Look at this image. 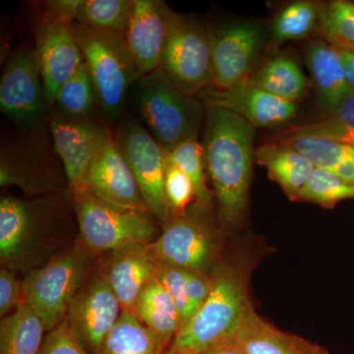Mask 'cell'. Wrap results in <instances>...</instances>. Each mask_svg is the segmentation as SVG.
<instances>
[{"mask_svg": "<svg viewBox=\"0 0 354 354\" xmlns=\"http://www.w3.org/2000/svg\"><path fill=\"white\" fill-rule=\"evenodd\" d=\"M255 127L227 109L206 106L204 148L206 171L214 188L221 227L241 230L248 211Z\"/></svg>", "mask_w": 354, "mask_h": 354, "instance_id": "cell-1", "label": "cell"}, {"mask_svg": "<svg viewBox=\"0 0 354 354\" xmlns=\"http://www.w3.org/2000/svg\"><path fill=\"white\" fill-rule=\"evenodd\" d=\"M265 247L255 241L241 245L212 272L208 298L178 330L164 354H201L234 335L252 305L249 295L251 274L264 255Z\"/></svg>", "mask_w": 354, "mask_h": 354, "instance_id": "cell-2", "label": "cell"}, {"mask_svg": "<svg viewBox=\"0 0 354 354\" xmlns=\"http://www.w3.org/2000/svg\"><path fill=\"white\" fill-rule=\"evenodd\" d=\"M133 91L147 129L165 151L198 139L206 120V106L199 97L176 88L162 68L141 77Z\"/></svg>", "mask_w": 354, "mask_h": 354, "instance_id": "cell-3", "label": "cell"}, {"mask_svg": "<svg viewBox=\"0 0 354 354\" xmlns=\"http://www.w3.org/2000/svg\"><path fill=\"white\" fill-rule=\"evenodd\" d=\"M74 35L87 65L97 102L109 118L120 115L130 88L141 78L124 35L73 22Z\"/></svg>", "mask_w": 354, "mask_h": 354, "instance_id": "cell-4", "label": "cell"}, {"mask_svg": "<svg viewBox=\"0 0 354 354\" xmlns=\"http://www.w3.org/2000/svg\"><path fill=\"white\" fill-rule=\"evenodd\" d=\"M211 206L195 201L164 223L162 234L147 244L152 259L212 274L221 260V237Z\"/></svg>", "mask_w": 354, "mask_h": 354, "instance_id": "cell-5", "label": "cell"}, {"mask_svg": "<svg viewBox=\"0 0 354 354\" xmlns=\"http://www.w3.org/2000/svg\"><path fill=\"white\" fill-rule=\"evenodd\" d=\"M69 193L82 245L90 254L111 253L133 244L153 241L157 228L150 213L113 206L85 188Z\"/></svg>", "mask_w": 354, "mask_h": 354, "instance_id": "cell-6", "label": "cell"}, {"mask_svg": "<svg viewBox=\"0 0 354 354\" xmlns=\"http://www.w3.org/2000/svg\"><path fill=\"white\" fill-rule=\"evenodd\" d=\"M90 252L77 246L32 272L22 283L24 302L43 320L50 332L66 317L70 305L83 286Z\"/></svg>", "mask_w": 354, "mask_h": 354, "instance_id": "cell-7", "label": "cell"}, {"mask_svg": "<svg viewBox=\"0 0 354 354\" xmlns=\"http://www.w3.org/2000/svg\"><path fill=\"white\" fill-rule=\"evenodd\" d=\"M160 68L179 90L199 97L214 86L212 35L197 21L172 13Z\"/></svg>", "mask_w": 354, "mask_h": 354, "instance_id": "cell-8", "label": "cell"}, {"mask_svg": "<svg viewBox=\"0 0 354 354\" xmlns=\"http://www.w3.org/2000/svg\"><path fill=\"white\" fill-rule=\"evenodd\" d=\"M114 139L134 174L149 212L164 225L171 218L165 196V149L132 118L122 123Z\"/></svg>", "mask_w": 354, "mask_h": 354, "instance_id": "cell-9", "label": "cell"}, {"mask_svg": "<svg viewBox=\"0 0 354 354\" xmlns=\"http://www.w3.org/2000/svg\"><path fill=\"white\" fill-rule=\"evenodd\" d=\"M51 104L39 70L36 50H16L0 81V109L18 127H34Z\"/></svg>", "mask_w": 354, "mask_h": 354, "instance_id": "cell-10", "label": "cell"}, {"mask_svg": "<svg viewBox=\"0 0 354 354\" xmlns=\"http://www.w3.org/2000/svg\"><path fill=\"white\" fill-rule=\"evenodd\" d=\"M121 311L118 297L101 272L81 288L64 321L88 353L100 354Z\"/></svg>", "mask_w": 354, "mask_h": 354, "instance_id": "cell-11", "label": "cell"}, {"mask_svg": "<svg viewBox=\"0 0 354 354\" xmlns=\"http://www.w3.org/2000/svg\"><path fill=\"white\" fill-rule=\"evenodd\" d=\"M72 23L46 10L37 28V57L50 104H55L60 87L84 62Z\"/></svg>", "mask_w": 354, "mask_h": 354, "instance_id": "cell-12", "label": "cell"}, {"mask_svg": "<svg viewBox=\"0 0 354 354\" xmlns=\"http://www.w3.org/2000/svg\"><path fill=\"white\" fill-rule=\"evenodd\" d=\"M50 133L55 152L64 164L69 192L81 189L88 169L111 133L87 118L75 120L62 113L51 120Z\"/></svg>", "mask_w": 354, "mask_h": 354, "instance_id": "cell-13", "label": "cell"}, {"mask_svg": "<svg viewBox=\"0 0 354 354\" xmlns=\"http://www.w3.org/2000/svg\"><path fill=\"white\" fill-rule=\"evenodd\" d=\"M83 188L113 206L150 213L134 174L111 135L88 169Z\"/></svg>", "mask_w": 354, "mask_h": 354, "instance_id": "cell-14", "label": "cell"}, {"mask_svg": "<svg viewBox=\"0 0 354 354\" xmlns=\"http://www.w3.org/2000/svg\"><path fill=\"white\" fill-rule=\"evenodd\" d=\"M205 106H216L239 114L254 127H274L295 118V102L286 101L245 80L234 87L209 88L199 95Z\"/></svg>", "mask_w": 354, "mask_h": 354, "instance_id": "cell-15", "label": "cell"}, {"mask_svg": "<svg viewBox=\"0 0 354 354\" xmlns=\"http://www.w3.org/2000/svg\"><path fill=\"white\" fill-rule=\"evenodd\" d=\"M174 11L160 0H134L125 39L142 77L160 68Z\"/></svg>", "mask_w": 354, "mask_h": 354, "instance_id": "cell-16", "label": "cell"}, {"mask_svg": "<svg viewBox=\"0 0 354 354\" xmlns=\"http://www.w3.org/2000/svg\"><path fill=\"white\" fill-rule=\"evenodd\" d=\"M211 35L214 88L225 90L245 81L262 41L260 28L241 23Z\"/></svg>", "mask_w": 354, "mask_h": 354, "instance_id": "cell-17", "label": "cell"}, {"mask_svg": "<svg viewBox=\"0 0 354 354\" xmlns=\"http://www.w3.org/2000/svg\"><path fill=\"white\" fill-rule=\"evenodd\" d=\"M51 152L43 137L26 138L2 147L0 184L17 186L29 195L53 189L50 180Z\"/></svg>", "mask_w": 354, "mask_h": 354, "instance_id": "cell-18", "label": "cell"}, {"mask_svg": "<svg viewBox=\"0 0 354 354\" xmlns=\"http://www.w3.org/2000/svg\"><path fill=\"white\" fill-rule=\"evenodd\" d=\"M102 274L118 297L121 310L135 315L137 300L153 278V260L147 244H133L111 252Z\"/></svg>", "mask_w": 354, "mask_h": 354, "instance_id": "cell-19", "label": "cell"}, {"mask_svg": "<svg viewBox=\"0 0 354 354\" xmlns=\"http://www.w3.org/2000/svg\"><path fill=\"white\" fill-rule=\"evenodd\" d=\"M235 335L245 354H330L321 344L279 329L261 317L252 305Z\"/></svg>", "mask_w": 354, "mask_h": 354, "instance_id": "cell-20", "label": "cell"}, {"mask_svg": "<svg viewBox=\"0 0 354 354\" xmlns=\"http://www.w3.org/2000/svg\"><path fill=\"white\" fill-rule=\"evenodd\" d=\"M307 64L315 83L319 104L326 113L335 111L342 102L354 95L341 55L328 41H318L309 44Z\"/></svg>", "mask_w": 354, "mask_h": 354, "instance_id": "cell-21", "label": "cell"}, {"mask_svg": "<svg viewBox=\"0 0 354 354\" xmlns=\"http://www.w3.org/2000/svg\"><path fill=\"white\" fill-rule=\"evenodd\" d=\"M39 203L6 196L0 201V259L12 267L24 259L36 227Z\"/></svg>", "mask_w": 354, "mask_h": 354, "instance_id": "cell-22", "label": "cell"}, {"mask_svg": "<svg viewBox=\"0 0 354 354\" xmlns=\"http://www.w3.org/2000/svg\"><path fill=\"white\" fill-rule=\"evenodd\" d=\"M255 158L258 164L266 167L270 178L283 188L291 201H297L316 169L309 158L283 143L260 146L256 149Z\"/></svg>", "mask_w": 354, "mask_h": 354, "instance_id": "cell-23", "label": "cell"}, {"mask_svg": "<svg viewBox=\"0 0 354 354\" xmlns=\"http://www.w3.org/2000/svg\"><path fill=\"white\" fill-rule=\"evenodd\" d=\"M135 315L157 335L165 353L181 328V319L174 299L153 277L137 300Z\"/></svg>", "mask_w": 354, "mask_h": 354, "instance_id": "cell-24", "label": "cell"}, {"mask_svg": "<svg viewBox=\"0 0 354 354\" xmlns=\"http://www.w3.org/2000/svg\"><path fill=\"white\" fill-rule=\"evenodd\" d=\"M281 143L292 147L315 167L354 181V146L297 133H288Z\"/></svg>", "mask_w": 354, "mask_h": 354, "instance_id": "cell-25", "label": "cell"}, {"mask_svg": "<svg viewBox=\"0 0 354 354\" xmlns=\"http://www.w3.org/2000/svg\"><path fill=\"white\" fill-rule=\"evenodd\" d=\"M46 332L41 317L23 302L0 322V354H39Z\"/></svg>", "mask_w": 354, "mask_h": 354, "instance_id": "cell-26", "label": "cell"}, {"mask_svg": "<svg viewBox=\"0 0 354 354\" xmlns=\"http://www.w3.org/2000/svg\"><path fill=\"white\" fill-rule=\"evenodd\" d=\"M157 335L136 315L121 311L118 322L102 344L100 354H164Z\"/></svg>", "mask_w": 354, "mask_h": 354, "instance_id": "cell-27", "label": "cell"}, {"mask_svg": "<svg viewBox=\"0 0 354 354\" xmlns=\"http://www.w3.org/2000/svg\"><path fill=\"white\" fill-rule=\"evenodd\" d=\"M266 92L295 102L306 90V79L299 65L291 58H274L261 70L252 82Z\"/></svg>", "mask_w": 354, "mask_h": 354, "instance_id": "cell-28", "label": "cell"}, {"mask_svg": "<svg viewBox=\"0 0 354 354\" xmlns=\"http://www.w3.org/2000/svg\"><path fill=\"white\" fill-rule=\"evenodd\" d=\"M319 32L339 50L354 48V1L332 0L319 6Z\"/></svg>", "mask_w": 354, "mask_h": 354, "instance_id": "cell-29", "label": "cell"}, {"mask_svg": "<svg viewBox=\"0 0 354 354\" xmlns=\"http://www.w3.org/2000/svg\"><path fill=\"white\" fill-rule=\"evenodd\" d=\"M97 101V91L85 62L65 81L58 91L55 104L59 113L70 118H87Z\"/></svg>", "mask_w": 354, "mask_h": 354, "instance_id": "cell-30", "label": "cell"}, {"mask_svg": "<svg viewBox=\"0 0 354 354\" xmlns=\"http://www.w3.org/2000/svg\"><path fill=\"white\" fill-rule=\"evenodd\" d=\"M134 0H80L75 22L124 35Z\"/></svg>", "mask_w": 354, "mask_h": 354, "instance_id": "cell-31", "label": "cell"}, {"mask_svg": "<svg viewBox=\"0 0 354 354\" xmlns=\"http://www.w3.org/2000/svg\"><path fill=\"white\" fill-rule=\"evenodd\" d=\"M346 199H354V181L316 167L297 201L315 203L324 208L333 209Z\"/></svg>", "mask_w": 354, "mask_h": 354, "instance_id": "cell-32", "label": "cell"}, {"mask_svg": "<svg viewBox=\"0 0 354 354\" xmlns=\"http://www.w3.org/2000/svg\"><path fill=\"white\" fill-rule=\"evenodd\" d=\"M319 6L312 1H295L274 18L272 34L278 43L308 37L318 25Z\"/></svg>", "mask_w": 354, "mask_h": 354, "instance_id": "cell-33", "label": "cell"}, {"mask_svg": "<svg viewBox=\"0 0 354 354\" xmlns=\"http://www.w3.org/2000/svg\"><path fill=\"white\" fill-rule=\"evenodd\" d=\"M167 158L192 181L196 192V202L212 204V194L207 186L204 148L197 138L189 139L167 152Z\"/></svg>", "mask_w": 354, "mask_h": 354, "instance_id": "cell-34", "label": "cell"}, {"mask_svg": "<svg viewBox=\"0 0 354 354\" xmlns=\"http://www.w3.org/2000/svg\"><path fill=\"white\" fill-rule=\"evenodd\" d=\"M288 133L321 137L354 146V95L328 113L325 120L295 128Z\"/></svg>", "mask_w": 354, "mask_h": 354, "instance_id": "cell-35", "label": "cell"}, {"mask_svg": "<svg viewBox=\"0 0 354 354\" xmlns=\"http://www.w3.org/2000/svg\"><path fill=\"white\" fill-rule=\"evenodd\" d=\"M153 277L169 293L181 319V327L194 315L187 291V270L153 261Z\"/></svg>", "mask_w": 354, "mask_h": 354, "instance_id": "cell-36", "label": "cell"}, {"mask_svg": "<svg viewBox=\"0 0 354 354\" xmlns=\"http://www.w3.org/2000/svg\"><path fill=\"white\" fill-rule=\"evenodd\" d=\"M165 196L171 209V218L183 215L196 201V192L189 177L179 169L165 153Z\"/></svg>", "mask_w": 354, "mask_h": 354, "instance_id": "cell-37", "label": "cell"}, {"mask_svg": "<svg viewBox=\"0 0 354 354\" xmlns=\"http://www.w3.org/2000/svg\"><path fill=\"white\" fill-rule=\"evenodd\" d=\"M39 354H90L76 335L62 321L55 329L48 332Z\"/></svg>", "mask_w": 354, "mask_h": 354, "instance_id": "cell-38", "label": "cell"}, {"mask_svg": "<svg viewBox=\"0 0 354 354\" xmlns=\"http://www.w3.org/2000/svg\"><path fill=\"white\" fill-rule=\"evenodd\" d=\"M24 302L22 283L6 267L0 271V315L1 318L15 311Z\"/></svg>", "mask_w": 354, "mask_h": 354, "instance_id": "cell-39", "label": "cell"}, {"mask_svg": "<svg viewBox=\"0 0 354 354\" xmlns=\"http://www.w3.org/2000/svg\"><path fill=\"white\" fill-rule=\"evenodd\" d=\"M212 286H213L212 274L187 270L188 295L195 312L206 301L211 292Z\"/></svg>", "mask_w": 354, "mask_h": 354, "instance_id": "cell-40", "label": "cell"}, {"mask_svg": "<svg viewBox=\"0 0 354 354\" xmlns=\"http://www.w3.org/2000/svg\"><path fill=\"white\" fill-rule=\"evenodd\" d=\"M201 354H245L236 335H230Z\"/></svg>", "mask_w": 354, "mask_h": 354, "instance_id": "cell-41", "label": "cell"}, {"mask_svg": "<svg viewBox=\"0 0 354 354\" xmlns=\"http://www.w3.org/2000/svg\"><path fill=\"white\" fill-rule=\"evenodd\" d=\"M337 50H339V55H341L342 62L348 64L354 70V53L346 50H339V48H337Z\"/></svg>", "mask_w": 354, "mask_h": 354, "instance_id": "cell-42", "label": "cell"}, {"mask_svg": "<svg viewBox=\"0 0 354 354\" xmlns=\"http://www.w3.org/2000/svg\"><path fill=\"white\" fill-rule=\"evenodd\" d=\"M346 50L351 51V53H354V48H353V50Z\"/></svg>", "mask_w": 354, "mask_h": 354, "instance_id": "cell-43", "label": "cell"}]
</instances>
